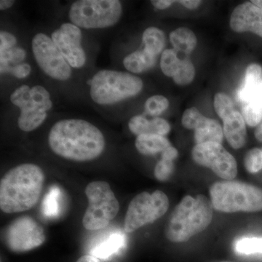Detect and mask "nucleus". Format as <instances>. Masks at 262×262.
Here are the masks:
<instances>
[{"label": "nucleus", "instance_id": "1", "mask_svg": "<svg viewBox=\"0 0 262 262\" xmlns=\"http://www.w3.org/2000/svg\"><path fill=\"white\" fill-rule=\"evenodd\" d=\"M48 144L62 158L88 162L101 156L106 141L101 130L91 122L82 119H66L51 127Z\"/></svg>", "mask_w": 262, "mask_h": 262}, {"label": "nucleus", "instance_id": "2", "mask_svg": "<svg viewBox=\"0 0 262 262\" xmlns=\"http://www.w3.org/2000/svg\"><path fill=\"white\" fill-rule=\"evenodd\" d=\"M44 171L32 163L10 169L0 182V208L6 213H20L37 205L44 187Z\"/></svg>", "mask_w": 262, "mask_h": 262}, {"label": "nucleus", "instance_id": "3", "mask_svg": "<svg viewBox=\"0 0 262 262\" xmlns=\"http://www.w3.org/2000/svg\"><path fill=\"white\" fill-rule=\"evenodd\" d=\"M213 205L206 196H184L176 207L166 229L165 235L171 242H187L201 233L211 224Z\"/></svg>", "mask_w": 262, "mask_h": 262}, {"label": "nucleus", "instance_id": "4", "mask_svg": "<svg viewBox=\"0 0 262 262\" xmlns=\"http://www.w3.org/2000/svg\"><path fill=\"white\" fill-rule=\"evenodd\" d=\"M140 77L114 70H101L91 80L90 95L96 104L108 106L136 96L142 91Z\"/></svg>", "mask_w": 262, "mask_h": 262}, {"label": "nucleus", "instance_id": "5", "mask_svg": "<svg viewBox=\"0 0 262 262\" xmlns=\"http://www.w3.org/2000/svg\"><path fill=\"white\" fill-rule=\"evenodd\" d=\"M210 194L213 208L219 211H262V189L251 184L232 180L219 182L211 186Z\"/></svg>", "mask_w": 262, "mask_h": 262}, {"label": "nucleus", "instance_id": "6", "mask_svg": "<svg viewBox=\"0 0 262 262\" xmlns=\"http://www.w3.org/2000/svg\"><path fill=\"white\" fill-rule=\"evenodd\" d=\"M10 101L20 110L18 124L24 132L36 130L45 122L53 107L51 94L42 85L23 84L13 91Z\"/></svg>", "mask_w": 262, "mask_h": 262}, {"label": "nucleus", "instance_id": "7", "mask_svg": "<svg viewBox=\"0 0 262 262\" xmlns=\"http://www.w3.org/2000/svg\"><path fill=\"white\" fill-rule=\"evenodd\" d=\"M122 14L118 0H78L71 5L69 18L80 29H98L115 26Z\"/></svg>", "mask_w": 262, "mask_h": 262}, {"label": "nucleus", "instance_id": "8", "mask_svg": "<svg viewBox=\"0 0 262 262\" xmlns=\"http://www.w3.org/2000/svg\"><path fill=\"white\" fill-rule=\"evenodd\" d=\"M84 192L89 202L82 220L84 228L96 231L107 227L120 210L119 202L110 184L105 182H91Z\"/></svg>", "mask_w": 262, "mask_h": 262}, {"label": "nucleus", "instance_id": "9", "mask_svg": "<svg viewBox=\"0 0 262 262\" xmlns=\"http://www.w3.org/2000/svg\"><path fill=\"white\" fill-rule=\"evenodd\" d=\"M169 201L163 192L156 190L152 194L144 192L136 195L129 204L125 219V231L134 232L152 224L168 211Z\"/></svg>", "mask_w": 262, "mask_h": 262}, {"label": "nucleus", "instance_id": "10", "mask_svg": "<svg viewBox=\"0 0 262 262\" xmlns=\"http://www.w3.org/2000/svg\"><path fill=\"white\" fill-rule=\"evenodd\" d=\"M34 58L46 75L58 81L68 80L72 76V67L66 61L51 37L38 33L32 41Z\"/></svg>", "mask_w": 262, "mask_h": 262}, {"label": "nucleus", "instance_id": "11", "mask_svg": "<svg viewBox=\"0 0 262 262\" xmlns=\"http://www.w3.org/2000/svg\"><path fill=\"white\" fill-rule=\"evenodd\" d=\"M5 243L10 251L23 253L39 247L46 241L42 226L30 216L19 217L5 231Z\"/></svg>", "mask_w": 262, "mask_h": 262}, {"label": "nucleus", "instance_id": "12", "mask_svg": "<svg viewBox=\"0 0 262 262\" xmlns=\"http://www.w3.org/2000/svg\"><path fill=\"white\" fill-rule=\"evenodd\" d=\"M192 156L196 164L211 169L220 178L229 181L237 177V162L221 144L209 142L196 144Z\"/></svg>", "mask_w": 262, "mask_h": 262}, {"label": "nucleus", "instance_id": "13", "mask_svg": "<svg viewBox=\"0 0 262 262\" xmlns=\"http://www.w3.org/2000/svg\"><path fill=\"white\" fill-rule=\"evenodd\" d=\"M82 38L81 29L72 23L62 24L51 35L52 40L72 68H82L86 63Z\"/></svg>", "mask_w": 262, "mask_h": 262}, {"label": "nucleus", "instance_id": "14", "mask_svg": "<svg viewBox=\"0 0 262 262\" xmlns=\"http://www.w3.org/2000/svg\"><path fill=\"white\" fill-rule=\"evenodd\" d=\"M182 123L187 129H194L196 144L223 141L224 131L217 120L203 116L195 107L187 108L183 114Z\"/></svg>", "mask_w": 262, "mask_h": 262}, {"label": "nucleus", "instance_id": "15", "mask_svg": "<svg viewBox=\"0 0 262 262\" xmlns=\"http://www.w3.org/2000/svg\"><path fill=\"white\" fill-rule=\"evenodd\" d=\"M229 25L234 32H251L262 37V10L251 2L239 5L231 15Z\"/></svg>", "mask_w": 262, "mask_h": 262}, {"label": "nucleus", "instance_id": "16", "mask_svg": "<svg viewBox=\"0 0 262 262\" xmlns=\"http://www.w3.org/2000/svg\"><path fill=\"white\" fill-rule=\"evenodd\" d=\"M223 131L229 145L238 149L246 144L247 139L246 122L238 112L234 111L223 120Z\"/></svg>", "mask_w": 262, "mask_h": 262}, {"label": "nucleus", "instance_id": "17", "mask_svg": "<svg viewBox=\"0 0 262 262\" xmlns=\"http://www.w3.org/2000/svg\"><path fill=\"white\" fill-rule=\"evenodd\" d=\"M128 127L131 132L137 136L143 134L164 136L170 130V125L164 119L156 117L149 120L142 115L133 117L129 121Z\"/></svg>", "mask_w": 262, "mask_h": 262}, {"label": "nucleus", "instance_id": "18", "mask_svg": "<svg viewBox=\"0 0 262 262\" xmlns=\"http://www.w3.org/2000/svg\"><path fill=\"white\" fill-rule=\"evenodd\" d=\"M125 243V234L116 231L96 244L90 251V255L98 259H107L123 249Z\"/></svg>", "mask_w": 262, "mask_h": 262}, {"label": "nucleus", "instance_id": "19", "mask_svg": "<svg viewBox=\"0 0 262 262\" xmlns=\"http://www.w3.org/2000/svg\"><path fill=\"white\" fill-rule=\"evenodd\" d=\"M135 145L138 151L144 155H154L163 152L164 150L171 146L166 138L154 134L138 136Z\"/></svg>", "mask_w": 262, "mask_h": 262}, {"label": "nucleus", "instance_id": "20", "mask_svg": "<svg viewBox=\"0 0 262 262\" xmlns=\"http://www.w3.org/2000/svg\"><path fill=\"white\" fill-rule=\"evenodd\" d=\"M157 56L145 50L134 51L123 60L125 68L132 73H142L152 68L156 63Z\"/></svg>", "mask_w": 262, "mask_h": 262}, {"label": "nucleus", "instance_id": "21", "mask_svg": "<svg viewBox=\"0 0 262 262\" xmlns=\"http://www.w3.org/2000/svg\"><path fill=\"white\" fill-rule=\"evenodd\" d=\"M262 68L256 63H252L248 67L242 85L237 91V98L243 103L246 102L254 90L261 82Z\"/></svg>", "mask_w": 262, "mask_h": 262}, {"label": "nucleus", "instance_id": "22", "mask_svg": "<svg viewBox=\"0 0 262 262\" xmlns=\"http://www.w3.org/2000/svg\"><path fill=\"white\" fill-rule=\"evenodd\" d=\"M170 41L176 51L185 54H190L198 42L194 33L186 27H180L170 33Z\"/></svg>", "mask_w": 262, "mask_h": 262}, {"label": "nucleus", "instance_id": "23", "mask_svg": "<svg viewBox=\"0 0 262 262\" xmlns=\"http://www.w3.org/2000/svg\"><path fill=\"white\" fill-rule=\"evenodd\" d=\"M144 49L151 55L158 56L165 46V36L163 31L157 27H149L143 33Z\"/></svg>", "mask_w": 262, "mask_h": 262}, {"label": "nucleus", "instance_id": "24", "mask_svg": "<svg viewBox=\"0 0 262 262\" xmlns=\"http://www.w3.org/2000/svg\"><path fill=\"white\" fill-rule=\"evenodd\" d=\"M61 192L59 188L53 187L43 200V213L48 217H56L61 211Z\"/></svg>", "mask_w": 262, "mask_h": 262}, {"label": "nucleus", "instance_id": "25", "mask_svg": "<svg viewBox=\"0 0 262 262\" xmlns=\"http://www.w3.org/2000/svg\"><path fill=\"white\" fill-rule=\"evenodd\" d=\"M181 61L182 59L177 56V52L175 50H165L162 53L160 68L164 75L173 77L179 70Z\"/></svg>", "mask_w": 262, "mask_h": 262}, {"label": "nucleus", "instance_id": "26", "mask_svg": "<svg viewBox=\"0 0 262 262\" xmlns=\"http://www.w3.org/2000/svg\"><path fill=\"white\" fill-rule=\"evenodd\" d=\"M195 69L192 61L188 58L182 59L178 71L173 76L174 82L179 85H187L194 80Z\"/></svg>", "mask_w": 262, "mask_h": 262}, {"label": "nucleus", "instance_id": "27", "mask_svg": "<svg viewBox=\"0 0 262 262\" xmlns=\"http://www.w3.org/2000/svg\"><path fill=\"white\" fill-rule=\"evenodd\" d=\"M235 250L239 254L262 253V237H244L239 239L236 243Z\"/></svg>", "mask_w": 262, "mask_h": 262}, {"label": "nucleus", "instance_id": "28", "mask_svg": "<svg viewBox=\"0 0 262 262\" xmlns=\"http://www.w3.org/2000/svg\"><path fill=\"white\" fill-rule=\"evenodd\" d=\"M213 105L217 115L222 119V120H225L235 111L232 100L223 93H219L215 95Z\"/></svg>", "mask_w": 262, "mask_h": 262}, {"label": "nucleus", "instance_id": "29", "mask_svg": "<svg viewBox=\"0 0 262 262\" xmlns=\"http://www.w3.org/2000/svg\"><path fill=\"white\" fill-rule=\"evenodd\" d=\"M169 106L168 98L161 95L152 96L146 100L144 108L145 113L151 116L156 117L161 115Z\"/></svg>", "mask_w": 262, "mask_h": 262}, {"label": "nucleus", "instance_id": "30", "mask_svg": "<svg viewBox=\"0 0 262 262\" xmlns=\"http://www.w3.org/2000/svg\"><path fill=\"white\" fill-rule=\"evenodd\" d=\"M242 108L262 119V81L254 90L249 99L243 103Z\"/></svg>", "mask_w": 262, "mask_h": 262}, {"label": "nucleus", "instance_id": "31", "mask_svg": "<svg viewBox=\"0 0 262 262\" xmlns=\"http://www.w3.org/2000/svg\"><path fill=\"white\" fill-rule=\"evenodd\" d=\"M245 167L250 173H256L262 170V150L253 148L245 157Z\"/></svg>", "mask_w": 262, "mask_h": 262}, {"label": "nucleus", "instance_id": "32", "mask_svg": "<svg viewBox=\"0 0 262 262\" xmlns=\"http://www.w3.org/2000/svg\"><path fill=\"white\" fill-rule=\"evenodd\" d=\"M173 163L171 160L162 159L157 163L155 176L160 182H165L170 178L173 172Z\"/></svg>", "mask_w": 262, "mask_h": 262}, {"label": "nucleus", "instance_id": "33", "mask_svg": "<svg viewBox=\"0 0 262 262\" xmlns=\"http://www.w3.org/2000/svg\"><path fill=\"white\" fill-rule=\"evenodd\" d=\"M16 44V37L13 34L5 31L0 33V53L13 49Z\"/></svg>", "mask_w": 262, "mask_h": 262}, {"label": "nucleus", "instance_id": "34", "mask_svg": "<svg viewBox=\"0 0 262 262\" xmlns=\"http://www.w3.org/2000/svg\"><path fill=\"white\" fill-rule=\"evenodd\" d=\"M32 72V67L29 63H20L10 69V72L18 79H24L28 77Z\"/></svg>", "mask_w": 262, "mask_h": 262}, {"label": "nucleus", "instance_id": "35", "mask_svg": "<svg viewBox=\"0 0 262 262\" xmlns=\"http://www.w3.org/2000/svg\"><path fill=\"white\" fill-rule=\"evenodd\" d=\"M179 152L177 151V149L176 148L173 147V146H169L168 148L164 150L163 152H162V159L171 160V161H173L176 158L178 157Z\"/></svg>", "mask_w": 262, "mask_h": 262}, {"label": "nucleus", "instance_id": "36", "mask_svg": "<svg viewBox=\"0 0 262 262\" xmlns=\"http://www.w3.org/2000/svg\"><path fill=\"white\" fill-rule=\"evenodd\" d=\"M174 1L172 0H151V3L155 8L159 10H165L169 8Z\"/></svg>", "mask_w": 262, "mask_h": 262}, {"label": "nucleus", "instance_id": "37", "mask_svg": "<svg viewBox=\"0 0 262 262\" xmlns=\"http://www.w3.org/2000/svg\"><path fill=\"white\" fill-rule=\"evenodd\" d=\"M179 3L189 10L196 9L202 4L201 0H179Z\"/></svg>", "mask_w": 262, "mask_h": 262}, {"label": "nucleus", "instance_id": "38", "mask_svg": "<svg viewBox=\"0 0 262 262\" xmlns=\"http://www.w3.org/2000/svg\"><path fill=\"white\" fill-rule=\"evenodd\" d=\"M15 1L13 0H1L0 1V10H5L9 9L13 5H14Z\"/></svg>", "mask_w": 262, "mask_h": 262}, {"label": "nucleus", "instance_id": "39", "mask_svg": "<svg viewBox=\"0 0 262 262\" xmlns=\"http://www.w3.org/2000/svg\"><path fill=\"white\" fill-rule=\"evenodd\" d=\"M77 262H101L98 258L91 256V255H84L79 258Z\"/></svg>", "mask_w": 262, "mask_h": 262}, {"label": "nucleus", "instance_id": "40", "mask_svg": "<svg viewBox=\"0 0 262 262\" xmlns=\"http://www.w3.org/2000/svg\"><path fill=\"white\" fill-rule=\"evenodd\" d=\"M255 137L258 141L262 142V122L259 125L256 127V130H255Z\"/></svg>", "mask_w": 262, "mask_h": 262}, {"label": "nucleus", "instance_id": "41", "mask_svg": "<svg viewBox=\"0 0 262 262\" xmlns=\"http://www.w3.org/2000/svg\"><path fill=\"white\" fill-rule=\"evenodd\" d=\"M251 3L262 10V0H253Z\"/></svg>", "mask_w": 262, "mask_h": 262}, {"label": "nucleus", "instance_id": "42", "mask_svg": "<svg viewBox=\"0 0 262 262\" xmlns=\"http://www.w3.org/2000/svg\"><path fill=\"white\" fill-rule=\"evenodd\" d=\"M261 150H262V148H261Z\"/></svg>", "mask_w": 262, "mask_h": 262}]
</instances>
